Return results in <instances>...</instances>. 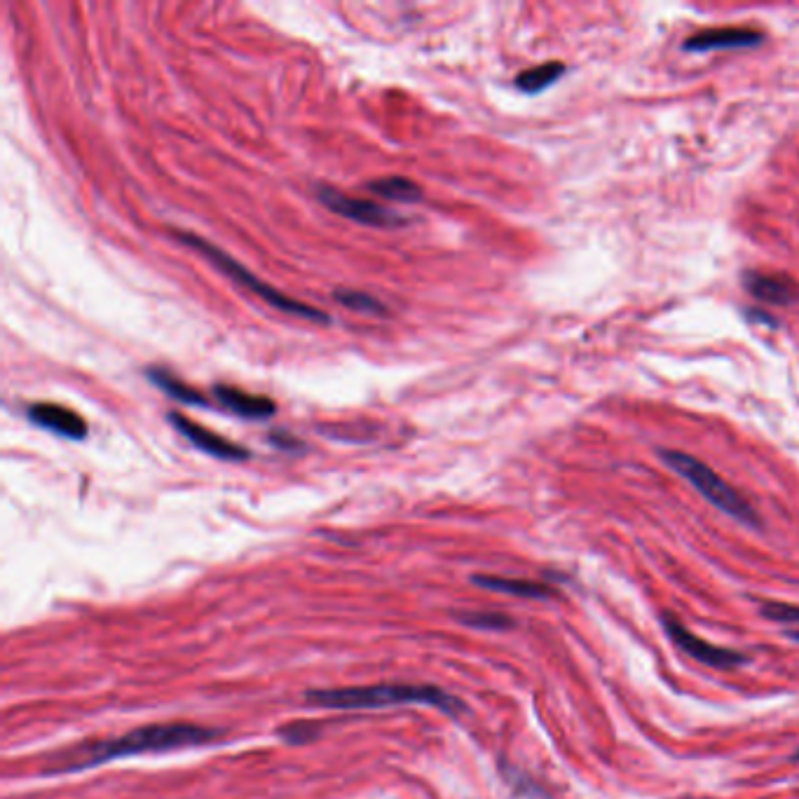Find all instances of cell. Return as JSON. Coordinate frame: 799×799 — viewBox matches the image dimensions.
<instances>
[{
    "mask_svg": "<svg viewBox=\"0 0 799 799\" xmlns=\"http://www.w3.org/2000/svg\"><path fill=\"white\" fill-rule=\"evenodd\" d=\"M762 614L771 621H783V624H795L799 621V605L788 603H762Z\"/></svg>",
    "mask_w": 799,
    "mask_h": 799,
    "instance_id": "obj_18",
    "label": "cell"
},
{
    "mask_svg": "<svg viewBox=\"0 0 799 799\" xmlns=\"http://www.w3.org/2000/svg\"><path fill=\"white\" fill-rule=\"evenodd\" d=\"M563 73L565 64H561V61H546V64L528 68V71L518 75L516 87L525 94H539L556 83V80H561Z\"/></svg>",
    "mask_w": 799,
    "mask_h": 799,
    "instance_id": "obj_15",
    "label": "cell"
},
{
    "mask_svg": "<svg viewBox=\"0 0 799 799\" xmlns=\"http://www.w3.org/2000/svg\"><path fill=\"white\" fill-rule=\"evenodd\" d=\"M659 455L675 474L687 478V481L692 483V486L699 490L713 507L725 511V514L736 518V521H741L743 525L760 528V516L755 514V509L750 507V504L743 500L732 486H729L725 478L717 476L708 464L696 460L694 455L682 453V450H659Z\"/></svg>",
    "mask_w": 799,
    "mask_h": 799,
    "instance_id": "obj_4",
    "label": "cell"
},
{
    "mask_svg": "<svg viewBox=\"0 0 799 799\" xmlns=\"http://www.w3.org/2000/svg\"><path fill=\"white\" fill-rule=\"evenodd\" d=\"M792 760H795V762H799V750H797V753H795V755H792Z\"/></svg>",
    "mask_w": 799,
    "mask_h": 799,
    "instance_id": "obj_20",
    "label": "cell"
},
{
    "mask_svg": "<svg viewBox=\"0 0 799 799\" xmlns=\"http://www.w3.org/2000/svg\"><path fill=\"white\" fill-rule=\"evenodd\" d=\"M333 296L340 305L350 307L354 312H361V314H375V312H385V307L378 298L368 296V293H361V291H354V289H338L333 291Z\"/></svg>",
    "mask_w": 799,
    "mask_h": 799,
    "instance_id": "obj_16",
    "label": "cell"
},
{
    "mask_svg": "<svg viewBox=\"0 0 799 799\" xmlns=\"http://www.w3.org/2000/svg\"><path fill=\"white\" fill-rule=\"evenodd\" d=\"M790 638H795V640H799V631H792V633H790Z\"/></svg>",
    "mask_w": 799,
    "mask_h": 799,
    "instance_id": "obj_19",
    "label": "cell"
},
{
    "mask_svg": "<svg viewBox=\"0 0 799 799\" xmlns=\"http://www.w3.org/2000/svg\"><path fill=\"white\" fill-rule=\"evenodd\" d=\"M746 289L757 300L769 305H790L799 296L797 284L790 277L776 275V272H748Z\"/></svg>",
    "mask_w": 799,
    "mask_h": 799,
    "instance_id": "obj_11",
    "label": "cell"
},
{
    "mask_svg": "<svg viewBox=\"0 0 799 799\" xmlns=\"http://www.w3.org/2000/svg\"><path fill=\"white\" fill-rule=\"evenodd\" d=\"M169 422H172L176 432L181 436H186V439L193 443L195 448H200L202 453H207L211 457H218V460H225V462H244L249 460V450L237 446V443H232L228 439H223V436H218L216 432H211V429L197 425L195 420L186 418L183 413H169Z\"/></svg>",
    "mask_w": 799,
    "mask_h": 799,
    "instance_id": "obj_7",
    "label": "cell"
},
{
    "mask_svg": "<svg viewBox=\"0 0 799 799\" xmlns=\"http://www.w3.org/2000/svg\"><path fill=\"white\" fill-rule=\"evenodd\" d=\"M214 396L223 408H228L230 413L239 415L247 420H265L272 418L277 411V404L268 396L244 392V389L232 385H214Z\"/></svg>",
    "mask_w": 799,
    "mask_h": 799,
    "instance_id": "obj_9",
    "label": "cell"
},
{
    "mask_svg": "<svg viewBox=\"0 0 799 799\" xmlns=\"http://www.w3.org/2000/svg\"><path fill=\"white\" fill-rule=\"evenodd\" d=\"M29 420L47 432L64 436L71 441H83L87 436V422L80 413L59 404H33L29 406Z\"/></svg>",
    "mask_w": 799,
    "mask_h": 799,
    "instance_id": "obj_8",
    "label": "cell"
},
{
    "mask_svg": "<svg viewBox=\"0 0 799 799\" xmlns=\"http://www.w3.org/2000/svg\"><path fill=\"white\" fill-rule=\"evenodd\" d=\"M148 378L155 382L157 387L162 389L167 396H172V399L181 401V404L186 406H200V408H207L209 406V399L207 396H202L197 392L195 387L186 385V382L176 378L174 373L165 371V368H148Z\"/></svg>",
    "mask_w": 799,
    "mask_h": 799,
    "instance_id": "obj_13",
    "label": "cell"
},
{
    "mask_svg": "<svg viewBox=\"0 0 799 799\" xmlns=\"http://www.w3.org/2000/svg\"><path fill=\"white\" fill-rule=\"evenodd\" d=\"M762 33L753 29H710L696 33L685 43L687 52H710V50H746L762 43Z\"/></svg>",
    "mask_w": 799,
    "mask_h": 799,
    "instance_id": "obj_10",
    "label": "cell"
},
{
    "mask_svg": "<svg viewBox=\"0 0 799 799\" xmlns=\"http://www.w3.org/2000/svg\"><path fill=\"white\" fill-rule=\"evenodd\" d=\"M474 584L483 586V589L497 591V593H509V596L518 598H535V600H546L553 596V589H549L546 584L539 582H528V579H504V577H474Z\"/></svg>",
    "mask_w": 799,
    "mask_h": 799,
    "instance_id": "obj_12",
    "label": "cell"
},
{
    "mask_svg": "<svg viewBox=\"0 0 799 799\" xmlns=\"http://www.w3.org/2000/svg\"><path fill=\"white\" fill-rule=\"evenodd\" d=\"M661 621H664L668 638H671L687 657L701 661V664L713 668H725L727 671V668H736L748 661L746 654L727 650V647H715L713 643H708V640H701L699 635H694L685 624H680L673 614H664Z\"/></svg>",
    "mask_w": 799,
    "mask_h": 799,
    "instance_id": "obj_5",
    "label": "cell"
},
{
    "mask_svg": "<svg viewBox=\"0 0 799 799\" xmlns=\"http://www.w3.org/2000/svg\"><path fill=\"white\" fill-rule=\"evenodd\" d=\"M460 621H464V624H469L474 628H488V631H504V628L514 626V621H511L509 617H502V614H493V612L462 614Z\"/></svg>",
    "mask_w": 799,
    "mask_h": 799,
    "instance_id": "obj_17",
    "label": "cell"
},
{
    "mask_svg": "<svg viewBox=\"0 0 799 799\" xmlns=\"http://www.w3.org/2000/svg\"><path fill=\"white\" fill-rule=\"evenodd\" d=\"M176 237L181 239L183 244H188V247H193L195 251H200V254L207 258L209 263H214L218 270L225 272L230 279H235L239 286H244V289L256 293L258 298H263V303H268L275 307L279 312H286V314H293V317H300V319H310V322H319V324H329V314L319 310V307H312V305H305L300 303V300L286 296V293L277 291L275 286L265 284L263 279H258L256 275H251V272L244 268L242 263H237L235 258L225 254L214 244L207 242V239L193 235V232H181L176 230L174 232Z\"/></svg>",
    "mask_w": 799,
    "mask_h": 799,
    "instance_id": "obj_3",
    "label": "cell"
},
{
    "mask_svg": "<svg viewBox=\"0 0 799 799\" xmlns=\"http://www.w3.org/2000/svg\"><path fill=\"white\" fill-rule=\"evenodd\" d=\"M221 732L209 727L186 725V722H174V725H148L132 729V732L113 736V739L87 741L80 746L66 748L61 753L50 757L47 774H68V771H83L99 767V764L120 760V757L146 755V753H167V750L204 746L218 739Z\"/></svg>",
    "mask_w": 799,
    "mask_h": 799,
    "instance_id": "obj_1",
    "label": "cell"
},
{
    "mask_svg": "<svg viewBox=\"0 0 799 799\" xmlns=\"http://www.w3.org/2000/svg\"><path fill=\"white\" fill-rule=\"evenodd\" d=\"M305 699L322 708H387V706H420L439 708L446 715H460L467 706L457 696L443 692L434 685H373V687H347V689H319L307 692Z\"/></svg>",
    "mask_w": 799,
    "mask_h": 799,
    "instance_id": "obj_2",
    "label": "cell"
},
{
    "mask_svg": "<svg viewBox=\"0 0 799 799\" xmlns=\"http://www.w3.org/2000/svg\"><path fill=\"white\" fill-rule=\"evenodd\" d=\"M368 188H371L375 195L385 197V200L392 202L413 204L422 200V188L415 181L406 179V176H385V179H375L368 183Z\"/></svg>",
    "mask_w": 799,
    "mask_h": 799,
    "instance_id": "obj_14",
    "label": "cell"
},
{
    "mask_svg": "<svg viewBox=\"0 0 799 799\" xmlns=\"http://www.w3.org/2000/svg\"><path fill=\"white\" fill-rule=\"evenodd\" d=\"M317 195H319V200L324 202L326 209H331L333 214L350 218V221L375 225V228H387V225L404 223V218L392 214V211H387L385 207H378V204L368 202V200H359V197L345 195L336 188L322 186Z\"/></svg>",
    "mask_w": 799,
    "mask_h": 799,
    "instance_id": "obj_6",
    "label": "cell"
}]
</instances>
